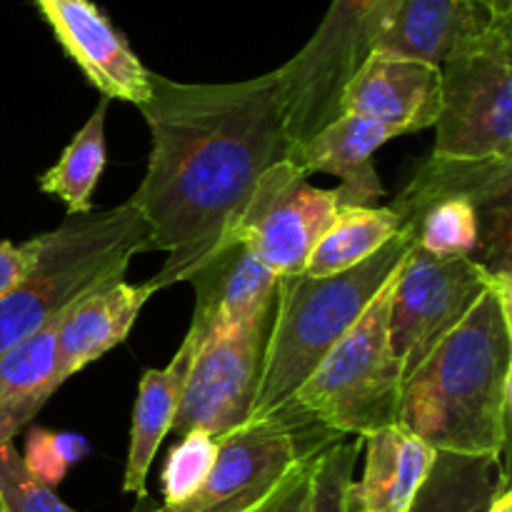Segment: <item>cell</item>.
Segmentation results:
<instances>
[{
	"mask_svg": "<svg viewBox=\"0 0 512 512\" xmlns=\"http://www.w3.org/2000/svg\"><path fill=\"white\" fill-rule=\"evenodd\" d=\"M150 158L130 203L143 215L153 250L165 253L153 290L188 283L230 243L260 178L288 160L290 138L278 78L175 83L150 75L140 105Z\"/></svg>",
	"mask_w": 512,
	"mask_h": 512,
	"instance_id": "6da1fadb",
	"label": "cell"
},
{
	"mask_svg": "<svg viewBox=\"0 0 512 512\" xmlns=\"http://www.w3.org/2000/svg\"><path fill=\"white\" fill-rule=\"evenodd\" d=\"M510 385L512 278H493L463 323L403 380L398 423L435 453L503 460Z\"/></svg>",
	"mask_w": 512,
	"mask_h": 512,
	"instance_id": "7a4b0ae2",
	"label": "cell"
},
{
	"mask_svg": "<svg viewBox=\"0 0 512 512\" xmlns=\"http://www.w3.org/2000/svg\"><path fill=\"white\" fill-rule=\"evenodd\" d=\"M410 248L413 240L400 230L378 253L343 273L328 278L298 273L278 280L250 420L275 415L293 400L300 385L313 375L325 355L345 338L375 295L393 278Z\"/></svg>",
	"mask_w": 512,
	"mask_h": 512,
	"instance_id": "3957f363",
	"label": "cell"
},
{
	"mask_svg": "<svg viewBox=\"0 0 512 512\" xmlns=\"http://www.w3.org/2000/svg\"><path fill=\"white\" fill-rule=\"evenodd\" d=\"M35 263L0 298V353L68 313L75 303L125 280L133 255L153 250L150 230L130 200L70 215L38 235Z\"/></svg>",
	"mask_w": 512,
	"mask_h": 512,
	"instance_id": "277c9868",
	"label": "cell"
},
{
	"mask_svg": "<svg viewBox=\"0 0 512 512\" xmlns=\"http://www.w3.org/2000/svg\"><path fill=\"white\" fill-rule=\"evenodd\" d=\"M390 208L413 248L433 258H473L495 278L510 275L512 160L430 155Z\"/></svg>",
	"mask_w": 512,
	"mask_h": 512,
	"instance_id": "5b68a950",
	"label": "cell"
},
{
	"mask_svg": "<svg viewBox=\"0 0 512 512\" xmlns=\"http://www.w3.org/2000/svg\"><path fill=\"white\" fill-rule=\"evenodd\" d=\"M395 275L285 405L338 438H365L398 423L403 370L388 338Z\"/></svg>",
	"mask_w": 512,
	"mask_h": 512,
	"instance_id": "8992f818",
	"label": "cell"
},
{
	"mask_svg": "<svg viewBox=\"0 0 512 512\" xmlns=\"http://www.w3.org/2000/svg\"><path fill=\"white\" fill-rule=\"evenodd\" d=\"M440 98L433 155L512 160V15L440 65Z\"/></svg>",
	"mask_w": 512,
	"mask_h": 512,
	"instance_id": "52a82bcc",
	"label": "cell"
},
{
	"mask_svg": "<svg viewBox=\"0 0 512 512\" xmlns=\"http://www.w3.org/2000/svg\"><path fill=\"white\" fill-rule=\"evenodd\" d=\"M398 0H330L313 38L275 68L290 145L340 118L355 70L373 53Z\"/></svg>",
	"mask_w": 512,
	"mask_h": 512,
	"instance_id": "ba28073f",
	"label": "cell"
},
{
	"mask_svg": "<svg viewBox=\"0 0 512 512\" xmlns=\"http://www.w3.org/2000/svg\"><path fill=\"white\" fill-rule=\"evenodd\" d=\"M340 440L295 410L248 420L218 438V455L203 488L180 505L153 512H253L303 460Z\"/></svg>",
	"mask_w": 512,
	"mask_h": 512,
	"instance_id": "9c48e42d",
	"label": "cell"
},
{
	"mask_svg": "<svg viewBox=\"0 0 512 512\" xmlns=\"http://www.w3.org/2000/svg\"><path fill=\"white\" fill-rule=\"evenodd\" d=\"M493 278L473 258H433L410 248L395 275L388 315V338L403 380L463 323Z\"/></svg>",
	"mask_w": 512,
	"mask_h": 512,
	"instance_id": "30bf717a",
	"label": "cell"
},
{
	"mask_svg": "<svg viewBox=\"0 0 512 512\" xmlns=\"http://www.w3.org/2000/svg\"><path fill=\"white\" fill-rule=\"evenodd\" d=\"M270 320L273 310L198 343L173 420L175 435L183 438L198 430L223 438L248 423L258 395Z\"/></svg>",
	"mask_w": 512,
	"mask_h": 512,
	"instance_id": "8fae6325",
	"label": "cell"
},
{
	"mask_svg": "<svg viewBox=\"0 0 512 512\" xmlns=\"http://www.w3.org/2000/svg\"><path fill=\"white\" fill-rule=\"evenodd\" d=\"M343 208L338 188H315L298 165L283 160L260 178L233 238L245 240L278 278L298 275Z\"/></svg>",
	"mask_w": 512,
	"mask_h": 512,
	"instance_id": "7c38bea8",
	"label": "cell"
},
{
	"mask_svg": "<svg viewBox=\"0 0 512 512\" xmlns=\"http://www.w3.org/2000/svg\"><path fill=\"white\" fill-rule=\"evenodd\" d=\"M90 85L108 100L135 108L150 100V70L140 63L128 40L93 0H33Z\"/></svg>",
	"mask_w": 512,
	"mask_h": 512,
	"instance_id": "4fadbf2b",
	"label": "cell"
},
{
	"mask_svg": "<svg viewBox=\"0 0 512 512\" xmlns=\"http://www.w3.org/2000/svg\"><path fill=\"white\" fill-rule=\"evenodd\" d=\"M440 108V68L385 53L368 55L340 100V113L375 120L395 138L433 128Z\"/></svg>",
	"mask_w": 512,
	"mask_h": 512,
	"instance_id": "5bb4252c",
	"label": "cell"
},
{
	"mask_svg": "<svg viewBox=\"0 0 512 512\" xmlns=\"http://www.w3.org/2000/svg\"><path fill=\"white\" fill-rule=\"evenodd\" d=\"M278 280L245 240L233 238L188 278L195 290L188 333L203 343L210 335L268 315L275 305Z\"/></svg>",
	"mask_w": 512,
	"mask_h": 512,
	"instance_id": "9a60e30c",
	"label": "cell"
},
{
	"mask_svg": "<svg viewBox=\"0 0 512 512\" xmlns=\"http://www.w3.org/2000/svg\"><path fill=\"white\" fill-rule=\"evenodd\" d=\"M390 138L395 135L375 120L343 113L310 138L290 145L288 160L308 178L315 173L340 178L338 190L345 208H375L385 188L373 155Z\"/></svg>",
	"mask_w": 512,
	"mask_h": 512,
	"instance_id": "2e32d148",
	"label": "cell"
},
{
	"mask_svg": "<svg viewBox=\"0 0 512 512\" xmlns=\"http://www.w3.org/2000/svg\"><path fill=\"white\" fill-rule=\"evenodd\" d=\"M500 18L480 0H398L373 53L398 55L440 68L455 50Z\"/></svg>",
	"mask_w": 512,
	"mask_h": 512,
	"instance_id": "e0dca14e",
	"label": "cell"
},
{
	"mask_svg": "<svg viewBox=\"0 0 512 512\" xmlns=\"http://www.w3.org/2000/svg\"><path fill=\"white\" fill-rule=\"evenodd\" d=\"M155 295L153 285H130L125 280L98 290L90 298L75 303L63 315L55 343V370L50 388L55 390L68 378L78 375L90 363L123 343L133 330L140 310Z\"/></svg>",
	"mask_w": 512,
	"mask_h": 512,
	"instance_id": "ac0fdd59",
	"label": "cell"
},
{
	"mask_svg": "<svg viewBox=\"0 0 512 512\" xmlns=\"http://www.w3.org/2000/svg\"><path fill=\"white\" fill-rule=\"evenodd\" d=\"M363 440V475L350 483V512H410L435 450L400 423Z\"/></svg>",
	"mask_w": 512,
	"mask_h": 512,
	"instance_id": "d6986e66",
	"label": "cell"
},
{
	"mask_svg": "<svg viewBox=\"0 0 512 512\" xmlns=\"http://www.w3.org/2000/svg\"><path fill=\"white\" fill-rule=\"evenodd\" d=\"M195 348H198V340L188 333L180 343L178 353L165 368L145 370L143 378H140L123 475V490L138 500L148 498L150 465H153L165 435L173 430V420L178 413L180 395H183Z\"/></svg>",
	"mask_w": 512,
	"mask_h": 512,
	"instance_id": "ffe728a7",
	"label": "cell"
},
{
	"mask_svg": "<svg viewBox=\"0 0 512 512\" xmlns=\"http://www.w3.org/2000/svg\"><path fill=\"white\" fill-rule=\"evenodd\" d=\"M60 320L63 315L0 353V443H13L53 398L50 375L55 370Z\"/></svg>",
	"mask_w": 512,
	"mask_h": 512,
	"instance_id": "44dd1931",
	"label": "cell"
},
{
	"mask_svg": "<svg viewBox=\"0 0 512 512\" xmlns=\"http://www.w3.org/2000/svg\"><path fill=\"white\" fill-rule=\"evenodd\" d=\"M505 485H510V478L503 460L435 453L433 468L410 512H488Z\"/></svg>",
	"mask_w": 512,
	"mask_h": 512,
	"instance_id": "7402d4cb",
	"label": "cell"
},
{
	"mask_svg": "<svg viewBox=\"0 0 512 512\" xmlns=\"http://www.w3.org/2000/svg\"><path fill=\"white\" fill-rule=\"evenodd\" d=\"M403 230V223L390 208H343L323 238L305 260L303 275L310 278H328L355 268L370 255L388 245Z\"/></svg>",
	"mask_w": 512,
	"mask_h": 512,
	"instance_id": "603a6c76",
	"label": "cell"
},
{
	"mask_svg": "<svg viewBox=\"0 0 512 512\" xmlns=\"http://www.w3.org/2000/svg\"><path fill=\"white\" fill-rule=\"evenodd\" d=\"M108 103V98H100L98 108L75 133L58 163L40 175V190L63 200L68 215L93 213V193L108 163V153H105Z\"/></svg>",
	"mask_w": 512,
	"mask_h": 512,
	"instance_id": "cb8c5ba5",
	"label": "cell"
},
{
	"mask_svg": "<svg viewBox=\"0 0 512 512\" xmlns=\"http://www.w3.org/2000/svg\"><path fill=\"white\" fill-rule=\"evenodd\" d=\"M218 455V438L208 433H188L170 450L165 460L160 485H163V505H180L193 498L213 470Z\"/></svg>",
	"mask_w": 512,
	"mask_h": 512,
	"instance_id": "d4e9b609",
	"label": "cell"
},
{
	"mask_svg": "<svg viewBox=\"0 0 512 512\" xmlns=\"http://www.w3.org/2000/svg\"><path fill=\"white\" fill-rule=\"evenodd\" d=\"M363 440L340 438L313 458V498L308 512H350V483Z\"/></svg>",
	"mask_w": 512,
	"mask_h": 512,
	"instance_id": "484cf974",
	"label": "cell"
},
{
	"mask_svg": "<svg viewBox=\"0 0 512 512\" xmlns=\"http://www.w3.org/2000/svg\"><path fill=\"white\" fill-rule=\"evenodd\" d=\"M90 445L78 433H53L45 428H30L25 440L23 465L35 480H40L48 488H58L63 483L65 473L73 463L88 455Z\"/></svg>",
	"mask_w": 512,
	"mask_h": 512,
	"instance_id": "4316f807",
	"label": "cell"
},
{
	"mask_svg": "<svg viewBox=\"0 0 512 512\" xmlns=\"http://www.w3.org/2000/svg\"><path fill=\"white\" fill-rule=\"evenodd\" d=\"M0 512H78L28 473L13 443H0Z\"/></svg>",
	"mask_w": 512,
	"mask_h": 512,
	"instance_id": "83f0119b",
	"label": "cell"
},
{
	"mask_svg": "<svg viewBox=\"0 0 512 512\" xmlns=\"http://www.w3.org/2000/svg\"><path fill=\"white\" fill-rule=\"evenodd\" d=\"M310 498H313V458L303 460L253 512H308Z\"/></svg>",
	"mask_w": 512,
	"mask_h": 512,
	"instance_id": "f1b7e54d",
	"label": "cell"
},
{
	"mask_svg": "<svg viewBox=\"0 0 512 512\" xmlns=\"http://www.w3.org/2000/svg\"><path fill=\"white\" fill-rule=\"evenodd\" d=\"M38 248V235H35V238H28L25 243H13V240H3V243H0V298H3L13 285H18L20 278L28 273L30 265L35 263Z\"/></svg>",
	"mask_w": 512,
	"mask_h": 512,
	"instance_id": "f546056e",
	"label": "cell"
},
{
	"mask_svg": "<svg viewBox=\"0 0 512 512\" xmlns=\"http://www.w3.org/2000/svg\"><path fill=\"white\" fill-rule=\"evenodd\" d=\"M488 512H512V493L510 485H505L498 495H495L493 505H490Z\"/></svg>",
	"mask_w": 512,
	"mask_h": 512,
	"instance_id": "4dcf8cb0",
	"label": "cell"
},
{
	"mask_svg": "<svg viewBox=\"0 0 512 512\" xmlns=\"http://www.w3.org/2000/svg\"><path fill=\"white\" fill-rule=\"evenodd\" d=\"M480 3H485L498 15H512V0H480Z\"/></svg>",
	"mask_w": 512,
	"mask_h": 512,
	"instance_id": "1f68e13d",
	"label": "cell"
}]
</instances>
